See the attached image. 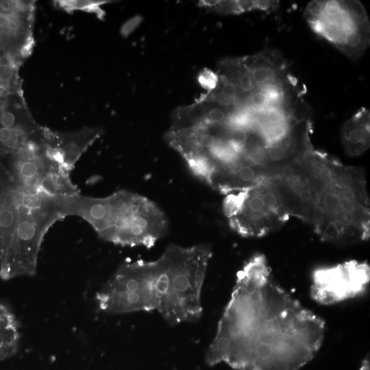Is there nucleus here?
Returning a JSON list of instances; mask_svg holds the SVG:
<instances>
[{
	"label": "nucleus",
	"instance_id": "10",
	"mask_svg": "<svg viewBox=\"0 0 370 370\" xmlns=\"http://www.w3.org/2000/svg\"><path fill=\"white\" fill-rule=\"evenodd\" d=\"M45 129L42 127L38 135L23 147L0 155V164L25 194L37 193L48 173L56 167L62 168L51 155Z\"/></svg>",
	"mask_w": 370,
	"mask_h": 370
},
{
	"label": "nucleus",
	"instance_id": "19",
	"mask_svg": "<svg viewBox=\"0 0 370 370\" xmlns=\"http://www.w3.org/2000/svg\"><path fill=\"white\" fill-rule=\"evenodd\" d=\"M20 65L8 58L0 59V97L23 92Z\"/></svg>",
	"mask_w": 370,
	"mask_h": 370
},
{
	"label": "nucleus",
	"instance_id": "15",
	"mask_svg": "<svg viewBox=\"0 0 370 370\" xmlns=\"http://www.w3.org/2000/svg\"><path fill=\"white\" fill-rule=\"evenodd\" d=\"M341 140L345 152L352 156H359L369 148V111L362 108L345 123Z\"/></svg>",
	"mask_w": 370,
	"mask_h": 370
},
{
	"label": "nucleus",
	"instance_id": "16",
	"mask_svg": "<svg viewBox=\"0 0 370 370\" xmlns=\"http://www.w3.org/2000/svg\"><path fill=\"white\" fill-rule=\"evenodd\" d=\"M273 58L271 53L265 52L243 58L257 90L272 84L283 83L280 65L273 60Z\"/></svg>",
	"mask_w": 370,
	"mask_h": 370
},
{
	"label": "nucleus",
	"instance_id": "9",
	"mask_svg": "<svg viewBox=\"0 0 370 370\" xmlns=\"http://www.w3.org/2000/svg\"><path fill=\"white\" fill-rule=\"evenodd\" d=\"M370 268L367 262L349 260L313 271L310 295L317 302L330 305L356 297L367 290Z\"/></svg>",
	"mask_w": 370,
	"mask_h": 370
},
{
	"label": "nucleus",
	"instance_id": "14",
	"mask_svg": "<svg viewBox=\"0 0 370 370\" xmlns=\"http://www.w3.org/2000/svg\"><path fill=\"white\" fill-rule=\"evenodd\" d=\"M24 193L17 187L0 194V262L10 246L18 223Z\"/></svg>",
	"mask_w": 370,
	"mask_h": 370
},
{
	"label": "nucleus",
	"instance_id": "8",
	"mask_svg": "<svg viewBox=\"0 0 370 370\" xmlns=\"http://www.w3.org/2000/svg\"><path fill=\"white\" fill-rule=\"evenodd\" d=\"M312 29L341 51L349 48L362 32H369L368 18H360L348 1H313L305 13Z\"/></svg>",
	"mask_w": 370,
	"mask_h": 370
},
{
	"label": "nucleus",
	"instance_id": "2",
	"mask_svg": "<svg viewBox=\"0 0 370 370\" xmlns=\"http://www.w3.org/2000/svg\"><path fill=\"white\" fill-rule=\"evenodd\" d=\"M62 216L86 221L103 240L122 246L153 247L168 232L162 209L147 197L119 190L106 197L80 195L57 199Z\"/></svg>",
	"mask_w": 370,
	"mask_h": 370
},
{
	"label": "nucleus",
	"instance_id": "22",
	"mask_svg": "<svg viewBox=\"0 0 370 370\" xmlns=\"http://www.w3.org/2000/svg\"><path fill=\"white\" fill-rule=\"evenodd\" d=\"M358 370H370V361L369 357L364 358Z\"/></svg>",
	"mask_w": 370,
	"mask_h": 370
},
{
	"label": "nucleus",
	"instance_id": "1",
	"mask_svg": "<svg viewBox=\"0 0 370 370\" xmlns=\"http://www.w3.org/2000/svg\"><path fill=\"white\" fill-rule=\"evenodd\" d=\"M325 331L323 320L278 285L265 256L257 254L237 273L206 362L234 370H298L314 357Z\"/></svg>",
	"mask_w": 370,
	"mask_h": 370
},
{
	"label": "nucleus",
	"instance_id": "20",
	"mask_svg": "<svg viewBox=\"0 0 370 370\" xmlns=\"http://www.w3.org/2000/svg\"><path fill=\"white\" fill-rule=\"evenodd\" d=\"M218 81V75L207 69H205L198 77L199 83L208 90V92H210L216 88Z\"/></svg>",
	"mask_w": 370,
	"mask_h": 370
},
{
	"label": "nucleus",
	"instance_id": "5",
	"mask_svg": "<svg viewBox=\"0 0 370 370\" xmlns=\"http://www.w3.org/2000/svg\"><path fill=\"white\" fill-rule=\"evenodd\" d=\"M62 218L56 198L40 193H24L10 246L0 262V278L8 280L34 275L44 236Z\"/></svg>",
	"mask_w": 370,
	"mask_h": 370
},
{
	"label": "nucleus",
	"instance_id": "3",
	"mask_svg": "<svg viewBox=\"0 0 370 370\" xmlns=\"http://www.w3.org/2000/svg\"><path fill=\"white\" fill-rule=\"evenodd\" d=\"M314 186L316 199L312 221L323 241L346 243L369 236V202L364 174L324 154Z\"/></svg>",
	"mask_w": 370,
	"mask_h": 370
},
{
	"label": "nucleus",
	"instance_id": "4",
	"mask_svg": "<svg viewBox=\"0 0 370 370\" xmlns=\"http://www.w3.org/2000/svg\"><path fill=\"white\" fill-rule=\"evenodd\" d=\"M210 246L171 244L160 259L166 280L158 312L170 325L198 320L202 314L201 290L212 257Z\"/></svg>",
	"mask_w": 370,
	"mask_h": 370
},
{
	"label": "nucleus",
	"instance_id": "11",
	"mask_svg": "<svg viewBox=\"0 0 370 370\" xmlns=\"http://www.w3.org/2000/svg\"><path fill=\"white\" fill-rule=\"evenodd\" d=\"M35 1H0V59L20 66L34 46Z\"/></svg>",
	"mask_w": 370,
	"mask_h": 370
},
{
	"label": "nucleus",
	"instance_id": "17",
	"mask_svg": "<svg viewBox=\"0 0 370 370\" xmlns=\"http://www.w3.org/2000/svg\"><path fill=\"white\" fill-rule=\"evenodd\" d=\"M217 75L238 87L243 100V106L247 99L257 90L243 58L223 60L219 64Z\"/></svg>",
	"mask_w": 370,
	"mask_h": 370
},
{
	"label": "nucleus",
	"instance_id": "12",
	"mask_svg": "<svg viewBox=\"0 0 370 370\" xmlns=\"http://www.w3.org/2000/svg\"><path fill=\"white\" fill-rule=\"evenodd\" d=\"M103 133L98 127H85L72 132H54L45 127L47 144L53 160L70 173L75 164Z\"/></svg>",
	"mask_w": 370,
	"mask_h": 370
},
{
	"label": "nucleus",
	"instance_id": "6",
	"mask_svg": "<svg viewBox=\"0 0 370 370\" xmlns=\"http://www.w3.org/2000/svg\"><path fill=\"white\" fill-rule=\"evenodd\" d=\"M223 211L230 227L245 237L264 236L291 216L282 194L269 176L252 187L227 195Z\"/></svg>",
	"mask_w": 370,
	"mask_h": 370
},
{
	"label": "nucleus",
	"instance_id": "7",
	"mask_svg": "<svg viewBox=\"0 0 370 370\" xmlns=\"http://www.w3.org/2000/svg\"><path fill=\"white\" fill-rule=\"evenodd\" d=\"M156 273L155 260L121 264L97 292L99 308L111 314L157 310Z\"/></svg>",
	"mask_w": 370,
	"mask_h": 370
},
{
	"label": "nucleus",
	"instance_id": "13",
	"mask_svg": "<svg viewBox=\"0 0 370 370\" xmlns=\"http://www.w3.org/2000/svg\"><path fill=\"white\" fill-rule=\"evenodd\" d=\"M41 127L32 117L23 92L0 97V130L34 134Z\"/></svg>",
	"mask_w": 370,
	"mask_h": 370
},
{
	"label": "nucleus",
	"instance_id": "18",
	"mask_svg": "<svg viewBox=\"0 0 370 370\" xmlns=\"http://www.w3.org/2000/svg\"><path fill=\"white\" fill-rule=\"evenodd\" d=\"M20 339L18 321L10 309L0 303V361L13 356Z\"/></svg>",
	"mask_w": 370,
	"mask_h": 370
},
{
	"label": "nucleus",
	"instance_id": "21",
	"mask_svg": "<svg viewBox=\"0 0 370 370\" xmlns=\"http://www.w3.org/2000/svg\"><path fill=\"white\" fill-rule=\"evenodd\" d=\"M16 186L14 185L5 170L0 164V194Z\"/></svg>",
	"mask_w": 370,
	"mask_h": 370
}]
</instances>
